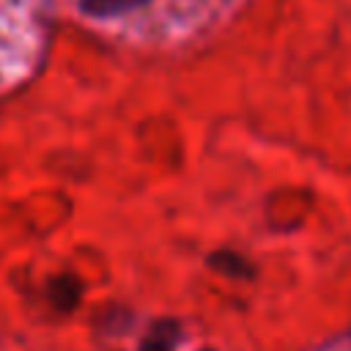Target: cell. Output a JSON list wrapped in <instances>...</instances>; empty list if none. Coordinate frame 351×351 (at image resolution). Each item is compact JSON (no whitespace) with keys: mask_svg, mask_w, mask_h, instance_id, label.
I'll use <instances>...</instances> for the list:
<instances>
[{"mask_svg":"<svg viewBox=\"0 0 351 351\" xmlns=\"http://www.w3.org/2000/svg\"><path fill=\"white\" fill-rule=\"evenodd\" d=\"M178 335H181V326L176 321H167V318L165 321H156L151 326V335L143 340L140 351H173Z\"/></svg>","mask_w":351,"mask_h":351,"instance_id":"cell-5","label":"cell"},{"mask_svg":"<svg viewBox=\"0 0 351 351\" xmlns=\"http://www.w3.org/2000/svg\"><path fill=\"white\" fill-rule=\"evenodd\" d=\"M154 0H77V8L82 16L93 22H112L132 16L137 11H145Z\"/></svg>","mask_w":351,"mask_h":351,"instance_id":"cell-2","label":"cell"},{"mask_svg":"<svg viewBox=\"0 0 351 351\" xmlns=\"http://www.w3.org/2000/svg\"><path fill=\"white\" fill-rule=\"evenodd\" d=\"M80 293H82V285L77 277L71 274H63V277H55L49 282V299L55 302V307L60 310H74L80 304Z\"/></svg>","mask_w":351,"mask_h":351,"instance_id":"cell-4","label":"cell"},{"mask_svg":"<svg viewBox=\"0 0 351 351\" xmlns=\"http://www.w3.org/2000/svg\"><path fill=\"white\" fill-rule=\"evenodd\" d=\"M206 351H208V348H206Z\"/></svg>","mask_w":351,"mask_h":351,"instance_id":"cell-6","label":"cell"},{"mask_svg":"<svg viewBox=\"0 0 351 351\" xmlns=\"http://www.w3.org/2000/svg\"><path fill=\"white\" fill-rule=\"evenodd\" d=\"M41 49V0H0V90L22 80Z\"/></svg>","mask_w":351,"mask_h":351,"instance_id":"cell-1","label":"cell"},{"mask_svg":"<svg viewBox=\"0 0 351 351\" xmlns=\"http://www.w3.org/2000/svg\"><path fill=\"white\" fill-rule=\"evenodd\" d=\"M206 263L217 271V274H225V277H236V280H252L255 277V266L236 250H214Z\"/></svg>","mask_w":351,"mask_h":351,"instance_id":"cell-3","label":"cell"}]
</instances>
